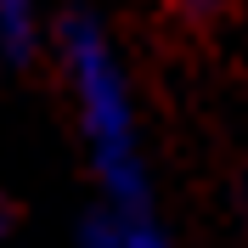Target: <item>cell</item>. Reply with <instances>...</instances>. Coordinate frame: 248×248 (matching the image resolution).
<instances>
[{
  "instance_id": "cell-1",
  "label": "cell",
  "mask_w": 248,
  "mask_h": 248,
  "mask_svg": "<svg viewBox=\"0 0 248 248\" xmlns=\"http://www.w3.org/2000/svg\"><path fill=\"white\" fill-rule=\"evenodd\" d=\"M62 62L74 79L79 102V130L91 141V164L102 181V220L119 248H170V232L153 209V181L141 164V136H136V108H130V85L119 74L108 34L91 17H74L62 29Z\"/></svg>"
},
{
  "instance_id": "cell-2",
  "label": "cell",
  "mask_w": 248,
  "mask_h": 248,
  "mask_svg": "<svg viewBox=\"0 0 248 248\" xmlns=\"http://www.w3.org/2000/svg\"><path fill=\"white\" fill-rule=\"evenodd\" d=\"M0 46L12 57H29V46H34V0H0Z\"/></svg>"
},
{
  "instance_id": "cell-3",
  "label": "cell",
  "mask_w": 248,
  "mask_h": 248,
  "mask_svg": "<svg viewBox=\"0 0 248 248\" xmlns=\"http://www.w3.org/2000/svg\"><path fill=\"white\" fill-rule=\"evenodd\" d=\"M79 248H119V243H113V232H108V220H102V215H91V220H85V237H79Z\"/></svg>"
},
{
  "instance_id": "cell-4",
  "label": "cell",
  "mask_w": 248,
  "mask_h": 248,
  "mask_svg": "<svg viewBox=\"0 0 248 248\" xmlns=\"http://www.w3.org/2000/svg\"><path fill=\"white\" fill-rule=\"evenodd\" d=\"M181 6H186L192 17H215V12H220V0H181Z\"/></svg>"
},
{
  "instance_id": "cell-5",
  "label": "cell",
  "mask_w": 248,
  "mask_h": 248,
  "mask_svg": "<svg viewBox=\"0 0 248 248\" xmlns=\"http://www.w3.org/2000/svg\"><path fill=\"white\" fill-rule=\"evenodd\" d=\"M0 226H6V203H0Z\"/></svg>"
}]
</instances>
